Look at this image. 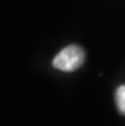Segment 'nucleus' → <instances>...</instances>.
Wrapping results in <instances>:
<instances>
[{
	"mask_svg": "<svg viewBox=\"0 0 125 126\" xmlns=\"http://www.w3.org/2000/svg\"><path fill=\"white\" fill-rule=\"evenodd\" d=\"M116 107L121 115H125V85H120L115 92Z\"/></svg>",
	"mask_w": 125,
	"mask_h": 126,
	"instance_id": "2",
	"label": "nucleus"
},
{
	"mask_svg": "<svg viewBox=\"0 0 125 126\" xmlns=\"http://www.w3.org/2000/svg\"><path fill=\"white\" fill-rule=\"evenodd\" d=\"M83 61H84L83 50L78 46L71 45L63 48L55 56L53 65L61 71H73V70H77L83 64Z\"/></svg>",
	"mask_w": 125,
	"mask_h": 126,
	"instance_id": "1",
	"label": "nucleus"
}]
</instances>
